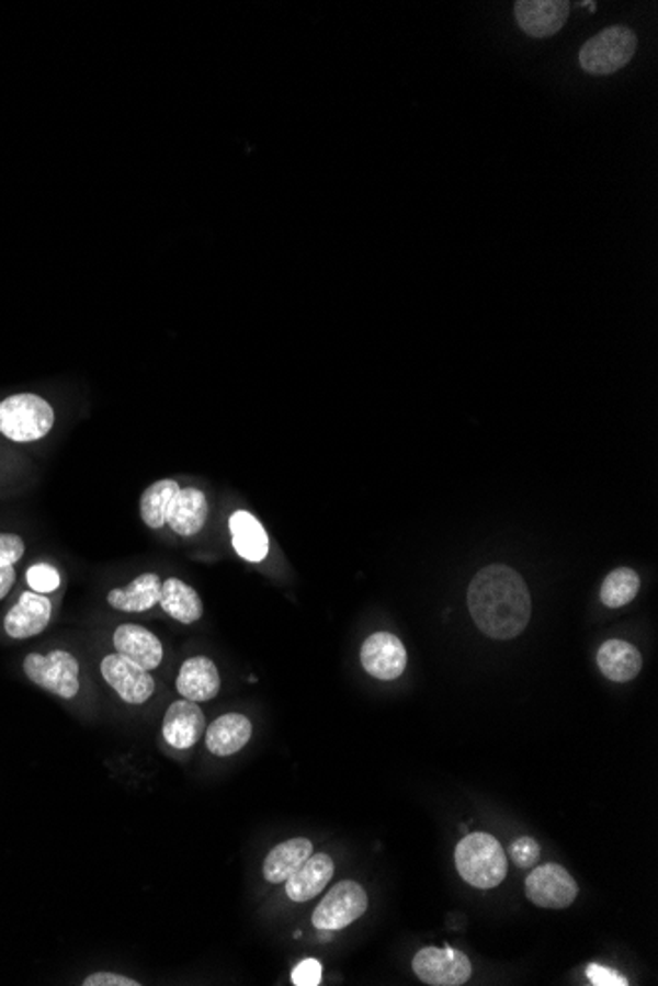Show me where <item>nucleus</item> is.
<instances>
[{
    "instance_id": "1",
    "label": "nucleus",
    "mask_w": 658,
    "mask_h": 986,
    "mask_svg": "<svg viewBox=\"0 0 658 986\" xmlns=\"http://www.w3.org/2000/svg\"><path fill=\"white\" fill-rule=\"evenodd\" d=\"M467 607L477 628L495 641L517 638L533 614L529 587L521 574L507 565H489L475 575Z\"/></svg>"
},
{
    "instance_id": "2",
    "label": "nucleus",
    "mask_w": 658,
    "mask_h": 986,
    "mask_svg": "<svg viewBox=\"0 0 658 986\" xmlns=\"http://www.w3.org/2000/svg\"><path fill=\"white\" fill-rule=\"evenodd\" d=\"M455 866L467 884L481 891L499 886L507 876L503 847L489 834L465 835L455 847Z\"/></svg>"
},
{
    "instance_id": "3",
    "label": "nucleus",
    "mask_w": 658,
    "mask_h": 986,
    "mask_svg": "<svg viewBox=\"0 0 658 986\" xmlns=\"http://www.w3.org/2000/svg\"><path fill=\"white\" fill-rule=\"evenodd\" d=\"M54 418L48 400L36 394H16L0 403V433L19 443L46 438Z\"/></svg>"
},
{
    "instance_id": "4",
    "label": "nucleus",
    "mask_w": 658,
    "mask_h": 986,
    "mask_svg": "<svg viewBox=\"0 0 658 986\" xmlns=\"http://www.w3.org/2000/svg\"><path fill=\"white\" fill-rule=\"evenodd\" d=\"M637 52V34L627 26H610L580 49V66L591 76H611L629 64Z\"/></svg>"
},
{
    "instance_id": "5",
    "label": "nucleus",
    "mask_w": 658,
    "mask_h": 986,
    "mask_svg": "<svg viewBox=\"0 0 658 986\" xmlns=\"http://www.w3.org/2000/svg\"><path fill=\"white\" fill-rule=\"evenodd\" d=\"M24 671L32 683L64 700L79 693V664L69 651L54 650L48 656L30 654L24 660Z\"/></svg>"
},
{
    "instance_id": "6",
    "label": "nucleus",
    "mask_w": 658,
    "mask_h": 986,
    "mask_svg": "<svg viewBox=\"0 0 658 986\" xmlns=\"http://www.w3.org/2000/svg\"><path fill=\"white\" fill-rule=\"evenodd\" d=\"M367 892L361 884L353 881L339 882L314 910L311 923L321 931H338L361 918L367 911Z\"/></svg>"
},
{
    "instance_id": "7",
    "label": "nucleus",
    "mask_w": 658,
    "mask_h": 986,
    "mask_svg": "<svg viewBox=\"0 0 658 986\" xmlns=\"http://www.w3.org/2000/svg\"><path fill=\"white\" fill-rule=\"evenodd\" d=\"M417 977L432 986H460L472 977L469 957L452 948H424L412 959Z\"/></svg>"
},
{
    "instance_id": "8",
    "label": "nucleus",
    "mask_w": 658,
    "mask_h": 986,
    "mask_svg": "<svg viewBox=\"0 0 658 986\" xmlns=\"http://www.w3.org/2000/svg\"><path fill=\"white\" fill-rule=\"evenodd\" d=\"M526 898L546 910H564L578 896V884L560 864H543L534 869L524 882Z\"/></svg>"
},
{
    "instance_id": "9",
    "label": "nucleus",
    "mask_w": 658,
    "mask_h": 986,
    "mask_svg": "<svg viewBox=\"0 0 658 986\" xmlns=\"http://www.w3.org/2000/svg\"><path fill=\"white\" fill-rule=\"evenodd\" d=\"M101 673L109 685L131 705H143L155 693V680L148 670L138 668L121 654H109L101 661Z\"/></svg>"
},
{
    "instance_id": "10",
    "label": "nucleus",
    "mask_w": 658,
    "mask_h": 986,
    "mask_svg": "<svg viewBox=\"0 0 658 986\" xmlns=\"http://www.w3.org/2000/svg\"><path fill=\"white\" fill-rule=\"evenodd\" d=\"M361 664L377 680H397L407 670L405 644L395 634H371L361 646Z\"/></svg>"
},
{
    "instance_id": "11",
    "label": "nucleus",
    "mask_w": 658,
    "mask_h": 986,
    "mask_svg": "<svg viewBox=\"0 0 658 986\" xmlns=\"http://www.w3.org/2000/svg\"><path fill=\"white\" fill-rule=\"evenodd\" d=\"M570 14L566 0H519L514 2V16L523 32L533 38H551L560 32Z\"/></svg>"
},
{
    "instance_id": "12",
    "label": "nucleus",
    "mask_w": 658,
    "mask_h": 986,
    "mask_svg": "<svg viewBox=\"0 0 658 986\" xmlns=\"http://www.w3.org/2000/svg\"><path fill=\"white\" fill-rule=\"evenodd\" d=\"M204 711L197 707L195 701H175L166 711L162 735L170 747H194L195 743L204 737Z\"/></svg>"
},
{
    "instance_id": "13",
    "label": "nucleus",
    "mask_w": 658,
    "mask_h": 986,
    "mask_svg": "<svg viewBox=\"0 0 658 986\" xmlns=\"http://www.w3.org/2000/svg\"><path fill=\"white\" fill-rule=\"evenodd\" d=\"M116 654L125 656L143 670H155L164 658L162 642L158 636L138 624H121L113 636Z\"/></svg>"
},
{
    "instance_id": "14",
    "label": "nucleus",
    "mask_w": 658,
    "mask_h": 986,
    "mask_svg": "<svg viewBox=\"0 0 658 986\" xmlns=\"http://www.w3.org/2000/svg\"><path fill=\"white\" fill-rule=\"evenodd\" d=\"M52 616V603L48 597L36 591H26L19 603L10 609L4 619V631L12 638H30L46 631Z\"/></svg>"
},
{
    "instance_id": "15",
    "label": "nucleus",
    "mask_w": 658,
    "mask_h": 986,
    "mask_svg": "<svg viewBox=\"0 0 658 986\" xmlns=\"http://www.w3.org/2000/svg\"><path fill=\"white\" fill-rule=\"evenodd\" d=\"M333 871H336V866H333L331 857L324 854V852L310 854L300 869L284 882L286 884L284 886L286 896L292 902H298V904L316 898L328 886L331 876H333Z\"/></svg>"
},
{
    "instance_id": "16",
    "label": "nucleus",
    "mask_w": 658,
    "mask_h": 986,
    "mask_svg": "<svg viewBox=\"0 0 658 986\" xmlns=\"http://www.w3.org/2000/svg\"><path fill=\"white\" fill-rule=\"evenodd\" d=\"M175 688L180 695L190 701H209L222 690V678L215 668L214 661L205 656H195L184 661L182 670L178 673Z\"/></svg>"
},
{
    "instance_id": "17",
    "label": "nucleus",
    "mask_w": 658,
    "mask_h": 986,
    "mask_svg": "<svg viewBox=\"0 0 658 986\" xmlns=\"http://www.w3.org/2000/svg\"><path fill=\"white\" fill-rule=\"evenodd\" d=\"M252 737V723L241 713H227L215 718L205 730V747L215 757H231L239 752Z\"/></svg>"
},
{
    "instance_id": "18",
    "label": "nucleus",
    "mask_w": 658,
    "mask_h": 986,
    "mask_svg": "<svg viewBox=\"0 0 658 986\" xmlns=\"http://www.w3.org/2000/svg\"><path fill=\"white\" fill-rule=\"evenodd\" d=\"M598 666L608 680L615 683H627L639 676L643 668L640 651L629 642L611 638L601 644L598 651Z\"/></svg>"
},
{
    "instance_id": "19",
    "label": "nucleus",
    "mask_w": 658,
    "mask_h": 986,
    "mask_svg": "<svg viewBox=\"0 0 658 986\" xmlns=\"http://www.w3.org/2000/svg\"><path fill=\"white\" fill-rule=\"evenodd\" d=\"M229 530H231L232 547L237 549V554L247 559V562H262L269 556V536L261 526V522L252 517L251 512L237 510L229 520Z\"/></svg>"
},
{
    "instance_id": "20",
    "label": "nucleus",
    "mask_w": 658,
    "mask_h": 986,
    "mask_svg": "<svg viewBox=\"0 0 658 986\" xmlns=\"http://www.w3.org/2000/svg\"><path fill=\"white\" fill-rule=\"evenodd\" d=\"M207 520V500L200 489H184L178 492L168 510L166 524L180 536H194Z\"/></svg>"
},
{
    "instance_id": "21",
    "label": "nucleus",
    "mask_w": 658,
    "mask_h": 986,
    "mask_svg": "<svg viewBox=\"0 0 658 986\" xmlns=\"http://www.w3.org/2000/svg\"><path fill=\"white\" fill-rule=\"evenodd\" d=\"M314 854V845L308 839H291L276 845L262 864V874L271 884H282L300 869L304 861Z\"/></svg>"
},
{
    "instance_id": "22",
    "label": "nucleus",
    "mask_w": 658,
    "mask_h": 986,
    "mask_svg": "<svg viewBox=\"0 0 658 986\" xmlns=\"http://www.w3.org/2000/svg\"><path fill=\"white\" fill-rule=\"evenodd\" d=\"M162 581L156 574H143L123 589H113L107 601L116 611L125 613H143L150 611L160 601Z\"/></svg>"
},
{
    "instance_id": "23",
    "label": "nucleus",
    "mask_w": 658,
    "mask_h": 986,
    "mask_svg": "<svg viewBox=\"0 0 658 986\" xmlns=\"http://www.w3.org/2000/svg\"><path fill=\"white\" fill-rule=\"evenodd\" d=\"M160 607L178 623L192 624L202 619L204 603L200 594L190 585L170 577L160 589Z\"/></svg>"
},
{
    "instance_id": "24",
    "label": "nucleus",
    "mask_w": 658,
    "mask_h": 986,
    "mask_svg": "<svg viewBox=\"0 0 658 986\" xmlns=\"http://www.w3.org/2000/svg\"><path fill=\"white\" fill-rule=\"evenodd\" d=\"M180 485L172 479L156 480L155 485H150L140 497V517L145 520L146 526L158 528L166 526V518L168 510L172 507L174 498L180 492Z\"/></svg>"
},
{
    "instance_id": "25",
    "label": "nucleus",
    "mask_w": 658,
    "mask_h": 986,
    "mask_svg": "<svg viewBox=\"0 0 658 986\" xmlns=\"http://www.w3.org/2000/svg\"><path fill=\"white\" fill-rule=\"evenodd\" d=\"M640 579L629 567L613 569L601 585V603L610 609H620L629 604L639 593Z\"/></svg>"
},
{
    "instance_id": "26",
    "label": "nucleus",
    "mask_w": 658,
    "mask_h": 986,
    "mask_svg": "<svg viewBox=\"0 0 658 986\" xmlns=\"http://www.w3.org/2000/svg\"><path fill=\"white\" fill-rule=\"evenodd\" d=\"M26 581L36 593H54L59 587V574L52 565L36 564L30 567Z\"/></svg>"
},
{
    "instance_id": "27",
    "label": "nucleus",
    "mask_w": 658,
    "mask_h": 986,
    "mask_svg": "<svg viewBox=\"0 0 658 986\" xmlns=\"http://www.w3.org/2000/svg\"><path fill=\"white\" fill-rule=\"evenodd\" d=\"M509 857L519 869H533L541 859V845L533 837H519L509 847Z\"/></svg>"
},
{
    "instance_id": "28",
    "label": "nucleus",
    "mask_w": 658,
    "mask_h": 986,
    "mask_svg": "<svg viewBox=\"0 0 658 986\" xmlns=\"http://www.w3.org/2000/svg\"><path fill=\"white\" fill-rule=\"evenodd\" d=\"M292 983L296 986H318L321 983V965L316 959L302 961L298 967L292 971Z\"/></svg>"
},
{
    "instance_id": "29",
    "label": "nucleus",
    "mask_w": 658,
    "mask_h": 986,
    "mask_svg": "<svg viewBox=\"0 0 658 986\" xmlns=\"http://www.w3.org/2000/svg\"><path fill=\"white\" fill-rule=\"evenodd\" d=\"M24 556V542L16 534H0V565H14Z\"/></svg>"
},
{
    "instance_id": "30",
    "label": "nucleus",
    "mask_w": 658,
    "mask_h": 986,
    "mask_svg": "<svg viewBox=\"0 0 658 986\" xmlns=\"http://www.w3.org/2000/svg\"><path fill=\"white\" fill-rule=\"evenodd\" d=\"M586 975L590 978L591 985L595 986H627V978L621 977L617 971L603 967V965H590Z\"/></svg>"
},
{
    "instance_id": "31",
    "label": "nucleus",
    "mask_w": 658,
    "mask_h": 986,
    "mask_svg": "<svg viewBox=\"0 0 658 986\" xmlns=\"http://www.w3.org/2000/svg\"><path fill=\"white\" fill-rule=\"evenodd\" d=\"M83 986H140V983L116 973H95L83 981Z\"/></svg>"
},
{
    "instance_id": "32",
    "label": "nucleus",
    "mask_w": 658,
    "mask_h": 986,
    "mask_svg": "<svg viewBox=\"0 0 658 986\" xmlns=\"http://www.w3.org/2000/svg\"><path fill=\"white\" fill-rule=\"evenodd\" d=\"M14 579H16L14 567L12 565H0V601L9 594L12 585H14Z\"/></svg>"
}]
</instances>
